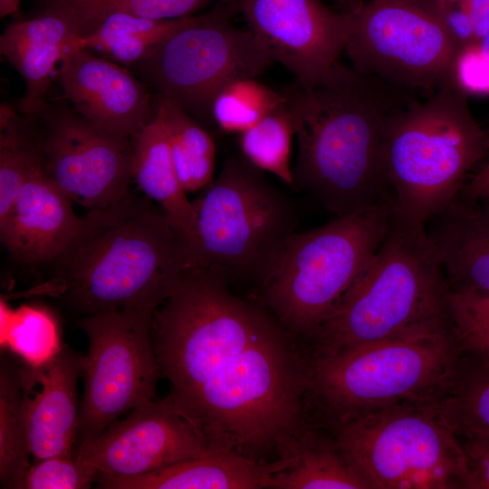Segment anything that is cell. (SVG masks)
Returning <instances> with one entry per match:
<instances>
[{
	"label": "cell",
	"mask_w": 489,
	"mask_h": 489,
	"mask_svg": "<svg viewBox=\"0 0 489 489\" xmlns=\"http://www.w3.org/2000/svg\"><path fill=\"white\" fill-rule=\"evenodd\" d=\"M97 472L74 456H52L34 462L14 489H86Z\"/></svg>",
	"instance_id": "836d02e7"
},
{
	"label": "cell",
	"mask_w": 489,
	"mask_h": 489,
	"mask_svg": "<svg viewBox=\"0 0 489 489\" xmlns=\"http://www.w3.org/2000/svg\"><path fill=\"white\" fill-rule=\"evenodd\" d=\"M476 43L489 31V0H469Z\"/></svg>",
	"instance_id": "f35d334b"
},
{
	"label": "cell",
	"mask_w": 489,
	"mask_h": 489,
	"mask_svg": "<svg viewBox=\"0 0 489 489\" xmlns=\"http://www.w3.org/2000/svg\"><path fill=\"white\" fill-rule=\"evenodd\" d=\"M82 220L73 212L72 199L42 166L30 174L0 222V239L19 263L51 264L66 250Z\"/></svg>",
	"instance_id": "ac0fdd59"
},
{
	"label": "cell",
	"mask_w": 489,
	"mask_h": 489,
	"mask_svg": "<svg viewBox=\"0 0 489 489\" xmlns=\"http://www.w3.org/2000/svg\"><path fill=\"white\" fill-rule=\"evenodd\" d=\"M344 53L360 73L431 94L449 79L457 52L430 4L420 0H350Z\"/></svg>",
	"instance_id": "7c38bea8"
},
{
	"label": "cell",
	"mask_w": 489,
	"mask_h": 489,
	"mask_svg": "<svg viewBox=\"0 0 489 489\" xmlns=\"http://www.w3.org/2000/svg\"><path fill=\"white\" fill-rule=\"evenodd\" d=\"M251 129L238 134L242 157L257 169L292 186L291 152L296 133L289 95Z\"/></svg>",
	"instance_id": "f1b7e54d"
},
{
	"label": "cell",
	"mask_w": 489,
	"mask_h": 489,
	"mask_svg": "<svg viewBox=\"0 0 489 489\" xmlns=\"http://www.w3.org/2000/svg\"><path fill=\"white\" fill-rule=\"evenodd\" d=\"M440 407L461 443L489 441V364L461 354Z\"/></svg>",
	"instance_id": "484cf974"
},
{
	"label": "cell",
	"mask_w": 489,
	"mask_h": 489,
	"mask_svg": "<svg viewBox=\"0 0 489 489\" xmlns=\"http://www.w3.org/2000/svg\"><path fill=\"white\" fill-rule=\"evenodd\" d=\"M216 275L187 266L152 315L151 338L168 398L179 404L276 322Z\"/></svg>",
	"instance_id": "52a82bcc"
},
{
	"label": "cell",
	"mask_w": 489,
	"mask_h": 489,
	"mask_svg": "<svg viewBox=\"0 0 489 489\" xmlns=\"http://www.w3.org/2000/svg\"><path fill=\"white\" fill-rule=\"evenodd\" d=\"M175 20H155L127 13H111L102 17L88 33L75 36L70 49H92L106 53L119 42L137 34L161 30Z\"/></svg>",
	"instance_id": "e575fe53"
},
{
	"label": "cell",
	"mask_w": 489,
	"mask_h": 489,
	"mask_svg": "<svg viewBox=\"0 0 489 489\" xmlns=\"http://www.w3.org/2000/svg\"><path fill=\"white\" fill-rule=\"evenodd\" d=\"M461 444L466 454L468 465L465 489H489V441Z\"/></svg>",
	"instance_id": "8d00e7d4"
},
{
	"label": "cell",
	"mask_w": 489,
	"mask_h": 489,
	"mask_svg": "<svg viewBox=\"0 0 489 489\" xmlns=\"http://www.w3.org/2000/svg\"><path fill=\"white\" fill-rule=\"evenodd\" d=\"M226 4L184 22L139 62L159 91L191 116L212 120V101L229 82L256 78L273 62L246 28L236 27Z\"/></svg>",
	"instance_id": "8fae6325"
},
{
	"label": "cell",
	"mask_w": 489,
	"mask_h": 489,
	"mask_svg": "<svg viewBox=\"0 0 489 489\" xmlns=\"http://www.w3.org/2000/svg\"><path fill=\"white\" fill-rule=\"evenodd\" d=\"M285 97V91H274L256 78H238L216 93L211 105V118L222 131L240 134L256 125Z\"/></svg>",
	"instance_id": "4dcf8cb0"
},
{
	"label": "cell",
	"mask_w": 489,
	"mask_h": 489,
	"mask_svg": "<svg viewBox=\"0 0 489 489\" xmlns=\"http://www.w3.org/2000/svg\"><path fill=\"white\" fill-rule=\"evenodd\" d=\"M1 348L16 355L24 366L39 368L62 348L57 319L48 308L23 304L16 309L0 300Z\"/></svg>",
	"instance_id": "4316f807"
},
{
	"label": "cell",
	"mask_w": 489,
	"mask_h": 489,
	"mask_svg": "<svg viewBox=\"0 0 489 489\" xmlns=\"http://www.w3.org/2000/svg\"><path fill=\"white\" fill-rule=\"evenodd\" d=\"M57 77L74 110L101 129L131 139L155 117L145 86L119 63L89 49H69Z\"/></svg>",
	"instance_id": "e0dca14e"
},
{
	"label": "cell",
	"mask_w": 489,
	"mask_h": 489,
	"mask_svg": "<svg viewBox=\"0 0 489 489\" xmlns=\"http://www.w3.org/2000/svg\"><path fill=\"white\" fill-rule=\"evenodd\" d=\"M447 292L427 229L393 216L369 264L310 338L312 358L388 340L451 334Z\"/></svg>",
	"instance_id": "277c9868"
},
{
	"label": "cell",
	"mask_w": 489,
	"mask_h": 489,
	"mask_svg": "<svg viewBox=\"0 0 489 489\" xmlns=\"http://www.w3.org/2000/svg\"><path fill=\"white\" fill-rule=\"evenodd\" d=\"M284 459V466L273 474V489H371L334 438H319L306 431Z\"/></svg>",
	"instance_id": "cb8c5ba5"
},
{
	"label": "cell",
	"mask_w": 489,
	"mask_h": 489,
	"mask_svg": "<svg viewBox=\"0 0 489 489\" xmlns=\"http://www.w3.org/2000/svg\"><path fill=\"white\" fill-rule=\"evenodd\" d=\"M420 1H429V0H420Z\"/></svg>",
	"instance_id": "7bdbcfd3"
},
{
	"label": "cell",
	"mask_w": 489,
	"mask_h": 489,
	"mask_svg": "<svg viewBox=\"0 0 489 489\" xmlns=\"http://www.w3.org/2000/svg\"><path fill=\"white\" fill-rule=\"evenodd\" d=\"M487 156L489 134L472 113L467 94L450 79L427 100H411L386 128L384 158L394 218L427 229L458 198L470 171Z\"/></svg>",
	"instance_id": "5b68a950"
},
{
	"label": "cell",
	"mask_w": 489,
	"mask_h": 489,
	"mask_svg": "<svg viewBox=\"0 0 489 489\" xmlns=\"http://www.w3.org/2000/svg\"><path fill=\"white\" fill-rule=\"evenodd\" d=\"M298 145L292 186L341 217L391 196L385 158L390 117L415 98L340 61L310 88L287 89Z\"/></svg>",
	"instance_id": "6da1fadb"
},
{
	"label": "cell",
	"mask_w": 489,
	"mask_h": 489,
	"mask_svg": "<svg viewBox=\"0 0 489 489\" xmlns=\"http://www.w3.org/2000/svg\"><path fill=\"white\" fill-rule=\"evenodd\" d=\"M427 234L448 287L489 292V199L459 196L428 222Z\"/></svg>",
	"instance_id": "44dd1931"
},
{
	"label": "cell",
	"mask_w": 489,
	"mask_h": 489,
	"mask_svg": "<svg viewBox=\"0 0 489 489\" xmlns=\"http://www.w3.org/2000/svg\"><path fill=\"white\" fill-rule=\"evenodd\" d=\"M51 277L26 292L58 299L84 316L122 309L154 312L188 266L184 242L147 197L129 194L89 210Z\"/></svg>",
	"instance_id": "7a4b0ae2"
},
{
	"label": "cell",
	"mask_w": 489,
	"mask_h": 489,
	"mask_svg": "<svg viewBox=\"0 0 489 489\" xmlns=\"http://www.w3.org/2000/svg\"><path fill=\"white\" fill-rule=\"evenodd\" d=\"M83 356L68 346L45 365L20 368L24 384H38L33 394L24 392L25 419L34 462L52 456H74L79 413L77 382Z\"/></svg>",
	"instance_id": "d6986e66"
},
{
	"label": "cell",
	"mask_w": 489,
	"mask_h": 489,
	"mask_svg": "<svg viewBox=\"0 0 489 489\" xmlns=\"http://www.w3.org/2000/svg\"><path fill=\"white\" fill-rule=\"evenodd\" d=\"M484 169H489V156L485 164L482 167Z\"/></svg>",
	"instance_id": "b9f144b4"
},
{
	"label": "cell",
	"mask_w": 489,
	"mask_h": 489,
	"mask_svg": "<svg viewBox=\"0 0 489 489\" xmlns=\"http://www.w3.org/2000/svg\"><path fill=\"white\" fill-rule=\"evenodd\" d=\"M192 204L197 244L188 266L228 285L257 283L300 224L294 200L242 156L227 158Z\"/></svg>",
	"instance_id": "9c48e42d"
},
{
	"label": "cell",
	"mask_w": 489,
	"mask_h": 489,
	"mask_svg": "<svg viewBox=\"0 0 489 489\" xmlns=\"http://www.w3.org/2000/svg\"><path fill=\"white\" fill-rule=\"evenodd\" d=\"M43 166L42 139L36 140L20 125L6 105L0 113V222L8 215L30 174Z\"/></svg>",
	"instance_id": "f546056e"
},
{
	"label": "cell",
	"mask_w": 489,
	"mask_h": 489,
	"mask_svg": "<svg viewBox=\"0 0 489 489\" xmlns=\"http://www.w3.org/2000/svg\"><path fill=\"white\" fill-rule=\"evenodd\" d=\"M483 362H484V361H483ZM485 363H488V364H489V362H485Z\"/></svg>",
	"instance_id": "ee69618b"
},
{
	"label": "cell",
	"mask_w": 489,
	"mask_h": 489,
	"mask_svg": "<svg viewBox=\"0 0 489 489\" xmlns=\"http://www.w3.org/2000/svg\"><path fill=\"white\" fill-rule=\"evenodd\" d=\"M469 50L475 62L489 76V31L479 42L470 45Z\"/></svg>",
	"instance_id": "ab89813d"
},
{
	"label": "cell",
	"mask_w": 489,
	"mask_h": 489,
	"mask_svg": "<svg viewBox=\"0 0 489 489\" xmlns=\"http://www.w3.org/2000/svg\"><path fill=\"white\" fill-rule=\"evenodd\" d=\"M21 0H0V15L5 17L19 11Z\"/></svg>",
	"instance_id": "60d3db41"
},
{
	"label": "cell",
	"mask_w": 489,
	"mask_h": 489,
	"mask_svg": "<svg viewBox=\"0 0 489 489\" xmlns=\"http://www.w3.org/2000/svg\"><path fill=\"white\" fill-rule=\"evenodd\" d=\"M215 0H47L67 11L80 29L91 31L105 15L127 13L155 20H175L191 16ZM222 2L223 0H218Z\"/></svg>",
	"instance_id": "1f68e13d"
},
{
	"label": "cell",
	"mask_w": 489,
	"mask_h": 489,
	"mask_svg": "<svg viewBox=\"0 0 489 489\" xmlns=\"http://www.w3.org/2000/svg\"><path fill=\"white\" fill-rule=\"evenodd\" d=\"M461 197L473 199H489V169H482L465 185Z\"/></svg>",
	"instance_id": "74e56055"
},
{
	"label": "cell",
	"mask_w": 489,
	"mask_h": 489,
	"mask_svg": "<svg viewBox=\"0 0 489 489\" xmlns=\"http://www.w3.org/2000/svg\"><path fill=\"white\" fill-rule=\"evenodd\" d=\"M80 34L68 12L48 4L42 14L12 24L1 34V54L17 70L25 83V94L20 104L23 113L30 115L44 110L45 95L56 64Z\"/></svg>",
	"instance_id": "ffe728a7"
},
{
	"label": "cell",
	"mask_w": 489,
	"mask_h": 489,
	"mask_svg": "<svg viewBox=\"0 0 489 489\" xmlns=\"http://www.w3.org/2000/svg\"><path fill=\"white\" fill-rule=\"evenodd\" d=\"M283 466V459L220 451L143 475L97 474L95 482L105 489H260L269 488L273 474Z\"/></svg>",
	"instance_id": "7402d4cb"
},
{
	"label": "cell",
	"mask_w": 489,
	"mask_h": 489,
	"mask_svg": "<svg viewBox=\"0 0 489 489\" xmlns=\"http://www.w3.org/2000/svg\"><path fill=\"white\" fill-rule=\"evenodd\" d=\"M215 452L218 451L167 397L139 404L126 418L112 422L95 440L77 449L74 457L97 474L131 476Z\"/></svg>",
	"instance_id": "2e32d148"
},
{
	"label": "cell",
	"mask_w": 489,
	"mask_h": 489,
	"mask_svg": "<svg viewBox=\"0 0 489 489\" xmlns=\"http://www.w3.org/2000/svg\"><path fill=\"white\" fill-rule=\"evenodd\" d=\"M131 176L142 194L163 211L185 244L188 262L197 244V221L173 161L167 131L156 110L153 120L131 138Z\"/></svg>",
	"instance_id": "603a6c76"
},
{
	"label": "cell",
	"mask_w": 489,
	"mask_h": 489,
	"mask_svg": "<svg viewBox=\"0 0 489 489\" xmlns=\"http://www.w3.org/2000/svg\"><path fill=\"white\" fill-rule=\"evenodd\" d=\"M42 149L44 172L88 211L109 207L130 192L131 139L101 129L76 111L46 117Z\"/></svg>",
	"instance_id": "5bb4252c"
},
{
	"label": "cell",
	"mask_w": 489,
	"mask_h": 489,
	"mask_svg": "<svg viewBox=\"0 0 489 489\" xmlns=\"http://www.w3.org/2000/svg\"><path fill=\"white\" fill-rule=\"evenodd\" d=\"M440 399L369 412L334 427V440L371 489H465L466 454Z\"/></svg>",
	"instance_id": "30bf717a"
},
{
	"label": "cell",
	"mask_w": 489,
	"mask_h": 489,
	"mask_svg": "<svg viewBox=\"0 0 489 489\" xmlns=\"http://www.w3.org/2000/svg\"><path fill=\"white\" fill-rule=\"evenodd\" d=\"M460 355L449 333L361 345L311 358L308 393L333 429L396 404L442 398Z\"/></svg>",
	"instance_id": "ba28073f"
},
{
	"label": "cell",
	"mask_w": 489,
	"mask_h": 489,
	"mask_svg": "<svg viewBox=\"0 0 489 489\" xmlns=\"http://www.w3.org/2000/svg\"><path fill=\"white\" fill-rule=\"evenodd\" d=\"M241 14L247 29L271 57L310 88L340 61L349 33L345 10L322 0H223Z\"/></svg>",
	"instance_id": "9a60e30c"
},
{
	"label": "cell",
	"mask_w": 489,
	"mask_h": 489,
	"mask_svg": "<svg viewBox=\"0 0 489 489\" xmlns=\"http://www.w3.org/2000/svg\"><path fill=\"white\" fill-rule=\"evenodd\" d=\"M154 312L111 310L82 317L88 339L78 446L95 440L120 416L153 399L161 374L151 338Z\"/></svg>",
	"instance_id": "4fadbf2b"
},
{
	"label": "cell",
	"mask_w": 489,
	"mask_h": 489,
	"mask_svg": "<svg viewBox=\"0 0 489 489\" xmlns=\"http://www.w3.org/2000/svg\"><path fill=\"white\" fill-rule=\"evenodd\" d=\"M20 367L8 360L0 368V483L14 489L32 464Z\"/></svg>",
	"instance_id": "83f0119b"
},
{
	"label": "cell",
	"mask_w": 489,
	"mask_h": 489,
	"mask_svg": "<svg viewBox=\"0 0 489 489\" xmlns=\"http://www.w3.org/2000/svg\"><path fill=\"white\" fill-rule=\"evenodd\" d=\"M274 322L199 388L175 405L216 451L264 460L287 455L306 432L309 363Z\"/></svg>",
	"instance_id": "3957f363"
},
{
	"label": "cell",
	"mask_w": 489,
	"mask_h": 489,
	"mask_svg": "<svg viewBox=\"0 0 489 489\" xmlns=\"http://www.w3.org/2000/svg\"><path fill=\"white\" fill-rule=\"evenodd\" d=\"M457 51L476 43L469 0H430Z\"/></svg>",
	"instance_id": "d590c367"
},
{
	"label": "cell",
	"mask_w": 489,
	"mask_h": 489,
	"mask_svg": "<svg viewBox=\"0 0 489 489\" xmlns=\"http://www.w3.org/2000/svg\"><path fill=\"white\" fill-rule=\"evenodd\" d=\"M446 306L460 354L489 362V292L448 287Z\"/></svg>",
	"instance_id": "d6a6232c"
},
{
	"label": "cell",
	"mask_w": 489,
	"mask_h": 489,
	"mask_svg": "<svg viewBox=\"0 0 489 489\" xmlns=\"http://www.w3.org/2000/svg\"><path fill=\"white\" fill-rule=\"evenodd\" d=\"M164 123L173 161L187 193L198 192L214 179L216 149L210 134L177 103L159 96L156 105Z\"/></svg>",
	"instance_id": "d4e9b609"
},
{
	"label": "cell",
	"mask_w": 489,
	"mask_h": 489,
	"mask_svg": "<svg viewBox=\"0 0 489 489\" xmlns=\"http://www.w3.org/2000/svg\"><path fill=\"white\" fill-rule=\"evenodd\" d=\"M393 217L392 196L356 214L292 234L257 283L286 330L311 338L371 262Z\"/></svg>",
	"instance_id": "8992f818"
}]
</instances>
